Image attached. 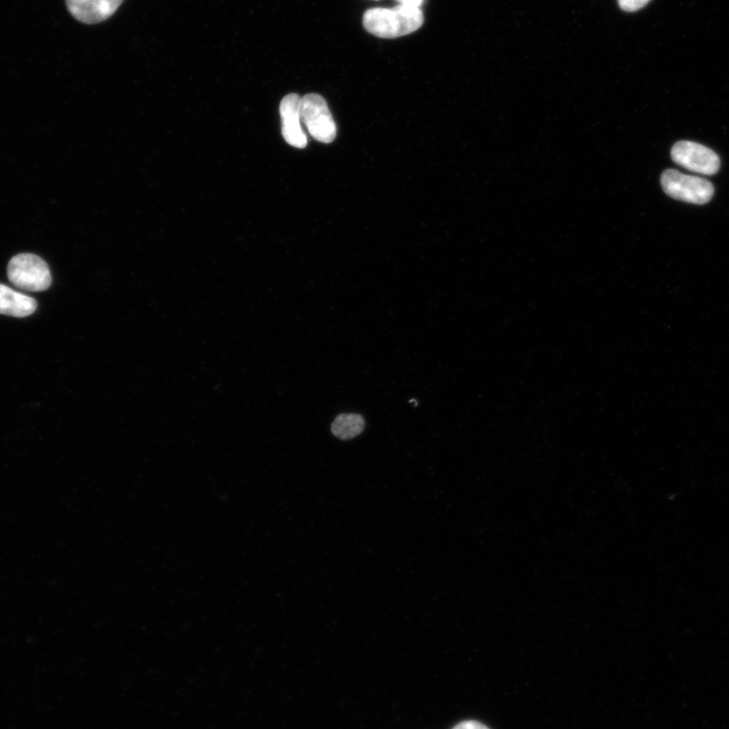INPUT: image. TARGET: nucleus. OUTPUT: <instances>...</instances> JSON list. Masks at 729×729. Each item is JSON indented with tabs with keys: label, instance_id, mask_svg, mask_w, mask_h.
<instances>
[{
	"label": "nucleus",
	"instance_id": "f257e3e1",
	"mask_svg": "<svg viewBox=\"0 0 729 729\" xmlns=\"http://www.w3.org/2000/svg\"><path fill=\"white\" fill-rule=\"evenodd\" d=\"M364 28L372 35L393 39L410 35L424 24L420 8L400 5L393 9H371L363 18Z\"/></svg>",
	"mask_w": 729,
	"mask_h": 729
},
{
	"label": "nucleus",
	"instance_id": "f03ea898",
	"mask_svg": "<svg viewBox=\"0 0 729 729\" xmlns=\"http://www.w3.org/2000/svg\"><path fill=\"white\" fill-rule=\"evenodd\" d=\"M8 276L16 287L29 292L45 291L52 283L48 265L32 254L14 257L8 266Z\"/></svg>",
	"mask_w": 729,
	"mask_h": 729
},
{
	"label": "nucleus",
	"instance_id": "7ed1b4c3",
	"mask_svg": "<svg viewBox=\"0 0 729 729\" xmlns=\"http://www.w3.org/2000/svg\"><path fill=\"white\" fill-rule=\"evenodd\" d=\"M301 120L317 141L332 143L336 139L335 120L327 101L321 96L309 94L301 98Z\"/></svg>",
	"mask_w": 729,
	"mask_h": 729
},
{
	"label": "nucleus",
	"instance_id": "20e7f679",
	"mask_svg": "<svg viewBox=\"0 0 729 729\" xmlns=\"http://www.w3.org/2000/svg\"><path fill=\"white\" fill-rule=\"evenodd\" d=\"M662 187L671 198L697 205L708 203L714 195V187L709 181L674 170L663 174Z\"/></svg>",
	"mask_w": 729,
	"mask_h": 729
},
{
	"label": "nucleus",
	"instance_id": "39448f33",
	"mask_svg": "<svg viewBox=\"0 0 729 729\" xmlns=\"http://www.w3.org/2000/svg\"><path fill=\"white\" fill-rule=\"evenodd\" d=\"M672 158L682 168L705 176L720 169V159L710 148L692 141H680L672 149Z\"/></svg>",
	"mask_w": 729,
	"mask_h": 729
},
{
	"label": "nucleus",
	"instance_id": "423d86ee",
	"mask_svg": "<svg viewBox=\"0 0 729 729\" xmlns=\"http://www.w3.org/2000/svg\"><path fill=\"white\" fill-rule=\"evenodd\" d=\"M124 0H66L70 15L80 23L95 25L110 19Z\"/></svg>",
	"mask_w": 729,
	"mask_h": 729
},
{
	"label": "nucleus",
	"instance_id": "0eeeda50",
	"mask_svg": "<svg viewBox=\"0 0 729 729\" xmlns=\"http://www.w3.org/2000/svg\"><path fill=\"white\" fill-rule=\"evenodd\" d=\"M282 134L288 144L305 148L307 137L301 126V98L296 94L286 96L280 105Z\"/></svg>",
	"mask_w": 729,
	"mask_h": 729
},
{
	"label": "nucleus",
	"instance_id": "6e6552de",
	"mask_svg": "<svg viewBox=\"0 0 729 729\" xmlns=\"http://www.w3.org/2000/svg\"><path fill=\"white\" fill-rule=\"evenodd\" d=\"M37 306L34 298L0 284V314L27 317L36 311Z\"/></svg>",
	"mask_w": 729,
	"mask_h": 729
},
{
	"label": "nucleus",
	"instance_id": "1a4fd4ad",
	"mask_svg": "<svg viewBox=\"0 0 729 729\" xmlns=\"http://www.w3.org/2000/svg\"><path fill=\"white\" fill-rule=\"evenodd\" d=\"M365 429V420L357 414L340 415L332 426L333 434L341 440H350L359 436Z\"/></svg>",
	"mask_w": 729,
	"mask_h": 729
},
{
	"label": "nucleus",
	"instance_id": "9d476101",
	"mask_svg": "<svg viewBox=\"0 0 729 729\" xmlns=\"http://www.w3.org/2000/svg\"><path fill=\"white\" fill-rule=\"evenodd\" d=\"M621 10L632 13L644 8L650 0H618Z\"/></svg>",
	"mask_w": 729,
	"mask_h": 729
},
{
	"label": "nucleus",
	"instance_id": "9b49d317",
	"mask_svg": "<svg viewBox=\"0 0 729 729\" xmlns=\"http://www.w3.org/2000/svg\"><path fill=\"white\" fill-rule=\"evenodd\" d=\"M453 729H490V728L486 727L484 724H482L478 721L468 720V721H463V722L457 724Z\"/></svg>",
	"mask_w": 729,
	"mask_h": 729
},
{
	"label": "nucleus",
	"instance_id": "f8f14e48",
	"mask_svg": "<svg viewBox=\"0 0 729 729\" xmlns=\"http://www.w3.org/2000/svg\"><path fill=\"white\" fill-rule=\"evenodd\" d=\"M400 5L413 7V8H420L422 4L424 3V0H399Z\"/></svg>",
	"mask_w": 729,
	"mask_h": 729
}]
</instances>
